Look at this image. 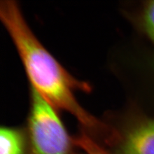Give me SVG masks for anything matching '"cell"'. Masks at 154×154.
Masks as SVG:
<instances>
[{"label":"cell","instance_id":"cell-5","mask_svg":"<svg viewBox=\"0 0 154 154\" xmlns=\"http://www.w3.org/2000/svg\"><path fill=\"white\" fill-rule=\"evenodd\" d=\"M74 140L77 147L84 154H111L101 143L83 130L74 138Z\"/></svg>","mask_w":154,"mask_h":154},{"label":"cell","instance_id":"cell-2","mask_svg":"<svg viewBox=\"0 0 154 154\" xmlns=\"http://www.w3.org/2000/svg\"><path fill=\"white\" fill-rule=\"evenodd\" d=\"M25 130L28 154H75L74 138L70 136L57 109L33 89Z\"/></svg>","mask_w":154,"mask_h":154},{"label":"cell","instance_id":"cell-1","mask_svg":"<svg viewBox=\"0 0 154 154\" xmlns=\"http://www.w3.org/2000/svg\"><path fill=\"white\" fill-rule=\"evenodd\" d=\"M0 16L16 47L33 90L55 109L74 116L82 130L94 137H100L106 123L85 110L74 95L77 90L90 91V86L72 76L45 48L15 1H1Z\"/></svg>","mask_w":154,"mask_h":154},{"label":"cell","instance_id":"cell-6","mask_svg":"<svg viewBox=\"0 0 154 154\" xmlns=\"http://www.w3.org/2000/svg\"><path fill=\"white\" fill-rule=\"evenodd\" d=\"M140 22L144 32L154 42V1L147 2L143 5Z\"/></svg>","mask_w":154,"mask_h":154},{"label":"cell","instance_id":"cell-3","mask_svg":"<svg viewBox=\"0 0 154 154\" xmlns=\"http://www.w3.org/2000/svg\"><path fill=\"white\" fill-rule=\"evenodd\" d=\"M121 125L108 124L100 143L111 154H154V118L138 116Z\"/></svg>","mask_w":154,"mask_h":154},{"label":"cell","instance_id":"cell-4","mask_svg":"<svg viewBox=\"0 0 154 154\" xmlns=\"http://www.w3.org/2000/svg\"><path fill=\"white\" fill-rule=\"evenodd\" d=\"M0 154H28L25 128L11 127L1 128Z\"/></svg>","mask_w":154,"mask_h":154}]
</instances>
